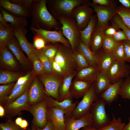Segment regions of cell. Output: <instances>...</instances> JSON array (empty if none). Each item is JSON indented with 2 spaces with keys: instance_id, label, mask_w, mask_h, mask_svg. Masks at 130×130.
Instances as JSON below:
<instances>
[{
  "instance_id": "obj_16",
  "label": "cell",
  "mask_w": 130,
  "mask_h": 130,
  "mask_svg": "<svg viewBox=\"0 0 130 130\" xmlns=\"http://www.w3.org/2000/svg\"><path fill=\"white\" fill-rule=\"evenodd\" d=\"M28 103L32 105L43 100L46 96L45 94L43 86L39 81L34 77L28 90Z\"/></svg>"
},
{
  "instance_id": "obj_38",
  "label": "cell",
  "mask_w": 130,
  "mask_h": 130,
  "mask_svg": "<svg viewBox=\"0 0 130 130\" xmlns=\"http://www.w3.org/2000/svg\"><path fill=\"white\" fill-rule=\"evenodd\" d=\"M116 12L125 24L130 29V9L121 5L117 7Z\"/></svg>"
},
{
  "instance_id": "obj_2",
  "label": "cell",
  "mask_w": 130,
  "mask_h": 130,
  "mask_svg": "<svg viewBox=\"0 0 130 130\" xmlns=\"http://www.w3.org/2000/svg\"><path fill=\"white\" fill-rule=\"evenodd\" d=\"M89 2L88 0H47V4L54 18L59 15L58 18L61 16L73 18V11L76 7Z\"/></svg>"
},
{
  "instance_id": "obj_39",
  "label": "cell",
  "mask_w": 130,
  "mask_h": 130,
  "mask_svg": "<svg viewBox=\"0 0 130 130\" xmlns=\"http://www.w3.org/2000/svg\"><path fill=\"white\" fill-rule=\"evenodd\" d=\"M59 45L57 43L50 44L41 50L43 53L49 59L50 62L54 60Z\"/></svg>"
},
{
  "instance_id": "obj_17",
  "label": "cell",
  "mask_w": 130,
  "mask_h": 130,
  "mask_svg": "<svg viewBox=\"0 0 130 130\" xmlns=\"http://www.w3.org/2000/svg\"><path fill=\"white\" fill-rule=\"evenodd\" d=\"M14 28L15 37L18 40L20 47L26 53L30 60L35 52L33 45L28 42L26 37L27 30L26 28L14 27Z\"/></svg>"
},
{
  "instance_id": "obj_54",
  "label": "cell",
  "mask_w": 130,
  "mask_h": 130,
  "mask_svg": "<svg viewBox=\"0 0 130 130\" xmlns=\"http://www.w3.org/2000/svg\"><path fill=\"white\" fill-rule=\"evenodd\" d=\"M37 130H55L54 126L52 121L47 119V121L46 126L43 129H40L37 127Z\"/></svg>"
},
{
  "instance_id": "obj_3",
  "label": "cell",
  "mask_w": 130,
  "mask_h": 130,
  "mask_svg": "<svg viewBox=\"0 0 130 130\" xmlns=\"http://www.w3.org/2000/svg\"><path fill=\"white\" fill-rule=\"evenodd\" d=\"M54 60L67 75L76 74L78 72L76 63L71 47L61 44L59 45Z\"/></svg>"
},
{
  "instance_id": "obj_30",
  "label": "cell",
  "mask_w": 130,
  "mask_h": 130,
  "mask_svg": "<svg viewBox=\"0 0 130 130\" xmlns=\"http://www.w3.org/2000/svg\"><path fill=\"white\" fill-rule=\"evenodd\" d=\"M97 21L96 15L93 14L91 17L87 26L83 30H80V39L84 44L89 47L91 36L96 25Z\"/></svg>"
},
{
  "instance_id": "obj_8",
  "label": "cell",
  "mask_w": 130,
  "mask_h": 130,
  "mask_svg": "<svg viewBox=\"0 0 130 130\" xmlns=\"http://www.w3.org/2000/svg\"><path fill=\"white\" fill-rule=\"evenodd\" d=\"M116 3L109 6H100L90 3V6L96 13L97 18V25L99 27L104 29L108 23L116 14Z\"/></svg>"
},
{
  "instance_id": "obj_61",
  "label": "cell",
  "mask_w": 130,
  "mask_h": 130,
  "mask_svg": "<svg viewBox=\"0 0 130 130\" xmlns=\"http://www.w3.org/2000/svg\"><path fill=\"white\" fill-rule=\"evenodd\" d=\"M81 130H102L97 129L92 126H88L82 128Z\"/></svg>"
},
{
  "instance_id": "obj_19",
  "label": "cell",
  "mask_w": 130,
  "mask_h": 130,
  "mask_svg": "<svg viewBox=\"0 0 130 130\" xmlns=\"http://www.w3.org/2000/svg\"><path fill=\"white\" fill-rule=\"evenodd\" d=\"M66 128L65 130H79L88 126H92V121L90 112L81 118L76 119L72 116L65 117Z\"/></svg>"
},
{
  "instance_id": "obj_24",
  "label": "cell",
  "mask_w": 130,
  "mask_h": 130,
  "mask_svg": "<svg viewBox=\"0 0 130 130\" xmlns=\"http://www.w3.org/2000/svg\"><path fill=\"white\" fill-rule=\"evenodd\" d=\"M35 76L33 75L25 84L13 89L9 95L0 99V104H5L11 103L22 95L29 88Z\"/></svg>"
},
{
  "instance_id": "obj_23",
  "label": "cell",
  "mask_w": 130,
  "mask_h": 130,
  "mask_svg": "<svg viewBox=\"0 0 130 130\" xmlns=\"http://www.w3.org/2000/svg\"><path fill=\"white\" fill-rule=\"evenodd\" d=\"M99 52L97 53L98 66L100 71L106 73L116 60L112 52H106L102 50Z\"/></svg>"
},
{
  "instance_id": "obj_59",
  "label": "cell",
  "mask_w": 130,
  "mask_h": 130,
  "mask_svg": "<svg viewBox=\"0 0 130 130\" xmlns=\"http://www.w3.org/2000/svg\"><path fill=\"white\" fill-rule=\"evenodd\" d=\"M128 120L129 122L124 126L123 130H130V117H129Z\"/></svg>"
},
{
  "instance_id": "obj_43",
  "label": "cell",
  "mask_w": 130,
  "mask_h": 130,
  "mask_svg": "<svg viewBox=\"0 0 130 130\" xmlns=\"http://www.w3.org/2000/svg\"><path fill=\"white\" fill-rule=\"evenodd\" d=\"M111 24L117 26L125 33L129 40L130 41V29L124 23L120 17L117 14H116L111 20Z\"/></svg>"
},
{
  "instance_id": "obj_14",
  "label": "cell",
  "mask_w": 130,
  "mask_h": 130,
  "mask_svg": "<svg viewBox=\"0 0 130 130\" xmlns=\"http://www.w3.org/2000/svg\"><path fill=\"white\" fill-rule=\"evenodd\" d=\"M106 73L112 84L129 76L130 66L116 61Z\"/></svg>"
},
{
  "instance_id": "obj_45",
  "label": "cell",
  "mask_w": 130,
  "mask_h": 130,
  "mask_svg": "<svg viewBox=\"0 0 130 130\" xmlns=\"http://www.w3.org/2000/svg\"><path fill=\"white\" fill-rule=\"evenodd\" d=\"M47 42L42 36L38 34H35L33 38V46L37 50H41L47 46Z\"/></svg>"
},
{
  "instance_id": "obj_56",
  "label": "cell",
  "mask_w": 130,
  "mask_h": 130,
  "mask_svg": "<svg viewBox=\"0 0 130 130\" xmlns=\"http://www.w3.org/2000/svg\"><path fill=\"white\" fill-rule=\"evenodd\" d=\"M118 1L123 6L130 9V0H119Z\"/></svg>"
},
{
  "instance_id": "obj_40",
  "label": "cell",
  "mask_w": 130,
  "mask_h": 130,
  "mask_svg": "<svg viewBox=\"0 0 130 130\" xmlns=\"http://www.w3.org/2000/svg\"><path fill=\"white\" fill-rule=\"evenodd\" d=\"M34 50L36 55L44 66L46 73H53L49 60L43 53L41 50H38L34 48Z\"/></svg>"
},
{
  "instance_id": "obj_10",
  "label": "cell",
  "mask_w": 130,
  "mask_h": 130,
  "mask_svg": "<svg viewBox=\"0 0 130 130\" xmlns=\"http://www.w3.org/2000/svg\"><path fill=\"white\" fill-rule=\"evenodd\" d=\"M31 105L30 106L28 111L33 116V124L40 129H43L47 121L48 108L45 98L41 101Z\"/></svg>"
},
{
  "instance_id": "obj_12",
  "label": "cell",
  "mask_w": 130,
  "mask_h": 130,
  "mask_svg": "<svg viewBox=\"0 0 130 130\" xmlns=\"http://www.w3.org/2000/svg\"><path fill=\"white\" fill-rule=\"evenodd\" d=\"M0 7L14 15L31 17L29 9L23 4L21 0H0Z\"/></svg>"
},
{
  "instance_id": "obj_1",
  "label": "cell",
  "mask_w": 130,
  "mask_h": 130,
  "mask_svg": "<svg viewBox=\"0 0 130 130\" xmlns=\"http://www.w3.org/2000/svg\"><path fill=\"white\" fill-rule=\"evenodd\" d=\"M46 0H33L29 8L31 26L46 30L61 28L59 24L49 12L47 6Z\"/></svg>"
},
{
  "instance_id": "obj_53",
  "label": "cell",
  "mask_w": 130,
  "mask_h": 130,
  "mask_svg": "<svg viewBox=\"0 0 130 130\" xmlns=\"http://www.w3.org/2000/svg\"><path fill=\"white\" fill-rule=\"evenodd\" d=\"M124 52L127 62L130 63V41H123Z\"/></svg>"
},
{
  "instance_id": "obj_31",
  "label": "cell",
  "mask_w": 130,
  "mask_h": 130,
  "mask_svg": "<svg viewBox=\"0 0 130 130\" xmlns=\"http://www.w3.org/2000/svg\"><path fill=\"white\" fill-rule=\"evenodd\" d=\"M99 71L98 66H90L78 71L75 78L94 82Z\"/></svg>"
},
{
  "instance_id": "obj_51",
  "label": "cell",
  "mask_w": 130,
  "mask_h": 130,
  "mask_svg": "<svg viewBox=\"0 0 130 130\" xmlns=\"http://www.w3.org/2000/svg\"><path fill=\"white\" fill-rule=\"evenodd\" d=\"M112 37L116 42L129 40L125 33L120 29L117 31Z\"/></svg>"
},
{
  "instance_id": "obj_48",
  "label": "cell",
  "mask_w": 130,
  "mask_h": 130,
  "mask_svg": "<svg viewBox=\"0 0 130 130\" xmlns=\"http://www.w3.org/2000/svg\"><path fill=\"white\" fill-rule=\"evenodd\" d=\"M51 63L53 73L64 77L67 75L60 66L54 60L51 61Z\"/></svg>"
},
{
  "instance_id": "obj_49",
  "label": "cell",
  "mask_w": 130,
  "mask_h": 130,
  "mask_svg": "<svg viewBox=\"0 0 130 130\" xmlns=\"http://www.w3.org/2000/svg\"><path fill=\"white\" fill-rule=\"evenodd\" d=\"M111 24L110 26H107L104 29L103 33L104 35L112 37L116 32L120 29L115 25Z\"/></svg>"
},
{
  "instance_id": "obj_21",
  "label": "cell",
  "mask_w": 130,
  "mask_h": 130,
  "mask_svg": "<svg viewBox=\"0 0 130 130\" xmlns=\"http://www.w3.org/2000/svg\"><path fill=\"white\" fill-rule=\"evenodd\" d=\"M124 80L123 79L111 84L105 91L99 95V97L103 99L106 104L111 105L118 98L120 89Z\"/></svg>"
},
{
  "instance_id": "obj_18",
  "label": "cell",
  "mask_w": 130,
  "mask_h": 130,
  "mask_svg": "<svg viewBox=\"0 0 130 130\" xmlns=\"http://www.w3.org/2000/svg\"><path fill=\"white\" fill-rule=\"evenodd\" d=\"M48 108L47 119L52 121L55 130H65L66 126L65 116L63 110L57 107Z\"/></svg>"
},
{
  "instance_id": "obj_57",
  "label": "cell",
  "mask_w": 130,
  "mask_h": 130,
  "mask_svg": "<svg viewBox=\"0 0 130 130\" xmlns=\"http://www.w3.org/2000/svg\"><path fill=\"white\" fill-rule=\"evenodd\" d=\"M28 126V123L27 121L25 119H23L19 126L23 129H26Z\"/></svg>"
},
{
  "instance_id": "obj_33",
  "label": "cell",
  "mask_w": 130,
  "mask_h": 130,
  "mask_svg": "<svg viewBox=\"0 0 130 130\" xmlns=\"http://www.w3.org/2000/svg\"><path fill=\"white\" fill-rule=\"evenodd\" d=\"M14 27H6L0 22V47L6 46L7 43L14 37Z\"/></svg>"
},
{
  "instance_id": "obj_60",
  "label": "cell",
  "mask_w": 130,
  "mask_h": 130,
  "mask_svg": "<svg viewBox=\"0 0 130 130\" xmlns=\"http://www.w3.org/2000/svg\"><path fill=\"white\" fill-rule=\"evenodd\" d=\"M22 118L21 117H18L15 120V123L16 125L19 126L22 122Z\"/></svg>"
},
{
  "instance_id": "obj_7",
  "label": "cell",
  "mask_w": 130,
  "mask_h": 130,
  "mask_svg": "<svg viewBox=\"0 0 130 130\" xmlns=\"http://www.w3.org/2000/svg\"><path fill=\"white\" fill-rule=\"evenodd\" d=\"M95 90L94 82L83 97L82 100L77 104L72 117L78 119L81 118L90 112L93 103L98 98Z\"/></svg>"
},
{
  "instance_id": "obj_46",
  "label": "cell",
  "mask_w": 130,
  "mask_h": 130,
  "mask_svg": "<svg viewBox=\"0 0 130 130\" xmlns=\"http://www.w3.org/2000/svg\"><path fill=\"white\" fill-rule=\"evenodd\" d=\"M0 128L2 130H27L21 128L15 122L10 120L5 123H0Z\"/></svg>"
},
{
  "instance_id": "obj_36",
  "label": "cell",
  "mask_w": 130,
  "mask_h": 130,
  "mask_svg": "<svg viewBox=\"0 0 130 130\" xmlns=\"http://www.w3.org/2000/svg\"><path fill=\"white\" fill-rule=\"evenodd\" d=\"M30 61L33 64L32 72L33 75L39 76L46 73L44 66L35 53L32 56Z\"/></svg>"
},
{
  "instance_id": "obj_20",
  "label": "cell",
  "mask_w": 130,
  "mask_h": 130,
  "mask_svg": "<svg viewBox=\"0 0 130 130\" xmlns=\"http://www.w3.org/2000/svg\"><path fill=\"white\" fill-rule=\"evenodd\" d=\"M94 82L75 78L71 85L70 91L73 97L76 99L83 97Z\"/></svg>"
},
{
  "instance_id": "obj_11",
  "label": "cell",
  "mask_w": 130,
  "mask_h": 130,
  "mask_svg": "<svg viewBox=\"0 0 130 130\" xmlns=\"http://www.w3.org/2000/svg\"><path fill=\"white\" fill-rule=\"evenodd\" d=\"M29 88L14 101L5 104V113L10 116H14L18 114L21 111L28 110L30 106L28 103Z\"/></svg>"
},
{
  "instance_id": "obj_50",
  "label": "cell",
  "mask_w": 130,
  "mask_h": 130,
  "mask_svg": "<svg viewBox=\"0 0 130 130\" xmlns=\"http://www.w3.org/2000/svg\"><path fill=\"white\" fill-rule=\"evenodd\" d=\"M33 75L32 72H30L27 73L24 76L20 77L15 83L13 89L18 86L25 84L30 79Z\"/></svg>"
},
{
  "instance_id": "obj_41",
  "label": "cell",
  "mask_w": 130,
  "mask_h": 130,
  "mask_svg": "<svg viewBox=\"0 0 130 130\" xmlns=\"http://www.w3.org/2000/svg\"><path fill=\"white\" fill-rule=\"evenodd\" d=\"M73 51L78 71L90 66L87 60L81 53L76 49Z\"/></svg>"
},
{
  "instance_id": "obj_27",
  "label": "cell",
  "mask_w": 130,
  "mask_h": 130,
  "mask_svg": "<svg viewBox=\"0 0 130 130\" xmlns=\"http://www.w3.org/2000/svg\"><path fill=\"white\" fill-rule=\"evenodd\" d=\"M104 29L99 27L96 25L91 36L90 48L95 53H97L101 49Z\"/></svg>"
},
{
  "instance_id": "obj_13",
  "label": "cell",
  "mask_w": 130,
  "mask_h": 130,
  "mask_svg": "<svg viewBox=\"0 0 130 130\" xmlns=\"http://www.w3.org/2000/svg\"><path fill=\"white\" fill-rule=\"evenodd\" d=\"M30 29L34 34L43 37L48 42L52 43H60L71 47L67 39L64 37L62 30L59 31L46 30L31 26Z\"/></svg>"
},
{
  "instance_id": "obj_62",
  "label": "cell",
  "mask_w": 130,
  "mask_h": 130,
  "mask_svg": "<svg viewBox=\"0 0 130 130\" xmlns=\"http://www.w3.org/2000/svg\"><path fill=\"white\" fill-rule=\"evenodd\" d=\"M37 130V127L35 126L32 124L31 129L29 130Z\"/></svg>"
},
{
  "instance_id": "obj_28",
  "label": "cell",
  "mask_w": 130,
  "mask_h": 130,
  "mask_svg": "<svg viewBox=\"0 0 130 130\" xmlns=\"http://www.w3.org/2000/svg\"><path fill=\"white\" fill-rule=\"evenodd\" d=\"M76 74L67 75L64 77L63 81L58 90L59 101H62L68 98L73 99V98L71 94L70 88L72 79Z\"/></svg>"
},
{
  "instance_id": "obj_6",
  "label": "cell",
  "mask_w": 130,
  "mask_h": 130,
  "mask_svg": "<svg viewBox=\"0 0 130 130\" xmlns=\"http://www.w3.org/2000/svg\"><path fill=\"white\" fill-rule=\"evenodd\" d=\"M38 76L44 86L47 96L58 101V90L64 77L54 73H46Z\"/></svg>"
},
{
  "instance_id": "obj_35",
  "label": "cell",
  "mask_w": 130,
  "mask_h": 130,
  "mask_svg": "<svg viewBox=\"0 0 130 130\" xmlns=\"http://www.w3.org/2000/svg\"><path fill=\"white\" fill-rule=\"evenodd\" d=\"M112 52L116 61L123 64L127 62L123 41L117 42Z\"/></svg>"
},
{
  "instance_id": "obj_32",
  "label": "cell",
  "mask_w": 130,
  "mask_h": 130,
  "mask_svg": "<svg viewBox=\"0 0 130 130\" xmlns=\"http://www.w3.org/2000/svg\"><path fill=\"white\" fill-rule=\"evenodd\" d=\"M94 84L96 93L99 96L111 84L106 73L100 71L97 75Z\"/></svg>"
},
{
  "instance_id": "obj_25",
  "label": "cell",
  "mask_w": 130,
  "mask_h": 130,
  "mask_svg": "<svg viewBox=\"0 0 130 130\" xmlns=\"http://www.w3.org/2000/svg\"><path fill=\"white\" fill-rule=\"evenodd\" d=\"M6 46L10 50L16 58L23 67H26L29 61L25 56L21 50L18 42L14 36L7 43Z\"/></svg>"
},
{
  "instance_id": "obj_15",
  "label": "cell",
  "mask_w": 130,
  "mask_h": 130,
  "mask_svg": "<svg viewBox=\"0 0 130 130\" xmlns=\"http://www.w3.org/2000/svg\"><path fill=\"white\" fill-rule=\"evenodd\" d=\"M45 99L47 108L54 107L59 108L63 110L65 117H66L72 116L78 103V101L73 102V99L70 98L59 101L52 97L47 96H46Z\"/></svg>"
},
{
  "instance_id": "obj_58",
  "label": "cell",
  "mask_w": 130,
  "mask_h": 130,
  "mask_svg": "<svg viewBox=\"0 0 130 130\" xmlns=\"http://www.w3.org/2000/svg\"><path fill=\"white\" fill-rule=\"evenodd\" d=\"M5 114V110L4 108L0 104V117H3Z\"/></svg>"
},
{
  "instance_id": "obj_37",
  "label": "cell",
  "mask_w": 130,
  "mask_h": 130,
  "mask_svg": "<svg viewBox=\"0 0 130 130\" xmlns=\"http://www.w3.org/2000/svg\"><path fill=\"white\" fill-rule=\"evenodd\" d=\"M112 118L110 124L100 130H123L126 124L122 122L121 118L119 117L117 118L113 113H112Z\"/></svg>"
},
{
  "instance_id": "obj_9",
  "label": "cell",
  "mask_w": 130,
  "mask_h": 130,
  "mask_svg": "<svg viewBox=\"0 0 130 130\" xmlns=\"http://www.w3.org/2000/svg\"><path fill=\"white\" fill-rule=\"evenodd\" d=\"M90 2L84 3L76 7L73 13L80 30H83L87 26L94 11L90 5Z\"/></svg>"
},
{
  "instance_id": "obj_5",
  "label": "cell",
  "mask_w": 130,
  "mask_h": 130,
  "mask_svg": "<svg viewBox=\"0 0 130 130\" xmlns=\"http://www.w3.org/2000/svg\"><path fill=\"white\" fill-rule=\"evenodd\" d=\"M62 25L61 29L64 36L69 41L73 51L76 48L80 39V33L75 19L64 16L58 19Z\"/></svg>"
},
{
  "instance_id": "obj_4",
  "label": "cell",
  "mask_w": 130,
  "mask_h": 130,
  "mask_svg": "<svg viewBox=\"0 0 130 130\" xmlns=\"http://www.w3.org/2000/svg\"><path fill=\"white\" fill-rule=\"evenodd\" d=\"M106 104L105 101L99 97L92 104L90 112L92 121V126L100 130L108 125L111 120L105 109Z\"/></svg>"
},
{
  "instance_id": "obj_52",
  "label": "cell",
  "mask_w": 130,
  "mask_h": 130,
  "mask_svg": "<svg viewBox=\"0 0 130 130\" xmlns=\"http://www.w3.org/2000/svg\"><path fill=\"white\" fill-rule=\"evenodd\" d=\"M92 1L94 4L104 6H110L116 3L113 0H93Z\"/></svg>"
},
{
  "instance_id": "obj_22",
  "label": "cell",
  "mask_w": 130,
  "mask_h": 130,
  "mask_svg": "<svg viewBox=\"0 0 130 130\" xmlns=\"http://www.w3.org/2000/svg\"><path fill=\"white\" fill-rule=\"evenodd\" d=\"M12 52L6 46L0 47V65L6 69L14 70L17 64Z\"/></svg>"
},
{
  "instance_id": "obj_42",
  "label": "cell",
  "mask_w": 130,
  "mask_h": 130,
  "mask_svg": "<svg viewBox=\"0 0 130 130\" xmlns=\"http://www.w3.org/2000/svg\"><path fill=\"white\" fill-rule=\"evenodd\" d=\"M119 96L122 98L130 100V76L125 78L120 89Z\"/></svg>"
},
{
  "instance_id": "obj_44",
  "label": "cell",
  "mask_w": 130,
  "mask_h": 130,
  "mask_svg": "<svg viewBox=\"0 0 130 130\" xmlns=\"http://www.w3.org/2000/svg\"><path fill=\"white\" fill-rule=\"evenodd\" d=\"M112 37L104 35L101 49L104 52H112L116 43Z\"/></svg>"
},
{
  "instance_id": "obj_47",
  "label": "cell",
  "mask_w": 130,
  "mask_h": 130,
  "mask_svg": "<svg viewBox=\"0 0 130 130\" xmlns=\"http://www.w3.org/2000/svg\"><path fill=\"white\" fill-rule=\"evenodd\" d=\"M15 84L13 82L0 86V99L7 96L9 95V94H10Z\"/></svg>"
},
{
  "instance_id": "obj_26",
  "label": "cell",
  "mask_w": 130,
  "mask_h": 130,
  "mask_svg": "<svg viewBox=\"0 0 130 130\" xmlns=\"http://www.w3.org/2000/svg\"><path fill=\"white\" fill-rule=\"evenodd\" d=\"M0 12L5 21L15 27L26 28L28 22L26 17L13 14L0 7Z\"/></svg>"
},
{
  "instance_id": "obj_34",
  "label": "cell",
  "mask_w": 130,
  "mask_h": 130,
  "mask_svg": "<svg viewBox=\"0 0 130 130\" xmlns=\"http://www.w3.org/2000/svg\"><path fill=\"white\" fill-rule=\"evenodd\" d=\"M20 74L6 70H1L0 72V84L4 85L13 83L20 77Z\"/></svg>"
},
{
  "instance_id": "obj_55",
  "label": "cell",
  "mask_w": 130,
  "mask_h": 130,
  "mask_svg": "<svg viewBox=\"0 0 130 130\" xmlns=\"http://www.w3.org/2000/svg\"><path fill=\"white\" fill-rule=\"evenodd\" d=\"M0 22L6 27H9L12 26L10 24L8 23L4 19L1 12H0Z\"/></svg>"
},
{
  "instance_id": "obj_29",
  "label": "cell",
  "mask_w": 130,
  "mask_h": 130,
  "mask_svg": "<svg viewBox=\"0 0 130 130\" xmlns=\"http://www.w3.org/2000/svg\"><path fill=\"white\" fill-rule=\"evenodd\" d=\"M76 49L86 58L90 66H98L97 53L92 52L80 39L78 43Z\"/></svg>"
}]
</instances>
